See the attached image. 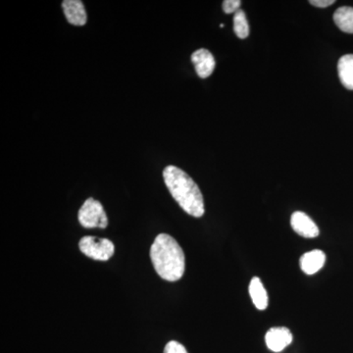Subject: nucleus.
Masks as SVG:
<instances>
[{
	"label": "nucleus",
	"mask_w": 353,
	"mask_h": 353,
	"mask_svg": "<svg viewBox=\"0 0 353 353\" xmlns=\"http://www.w3.org/2000/svg\"><path fill=\"white\" fill-rule=\"evenodd\" d=\"M163 178L171 196L183 211L192 217L203 216L205 212L203 196L199 185L185 171L170 165L164 169Z\"/></svg>",
	"instance_id": "nucleus-1"
},
{
	"label": "nucleus",
	"mask_w": 353,
	"mask_h": 353,
	"mask_svg": "<svg viewBox=\"0 0 353 353\" xmlns=\"http://www.w3.org/2000/svg\"><path fill=\"white\" fill-rule=\"evenodd\" d=\"M150 259L158 275L169 282H176L185 270V257L178 241L167 234H158L150 248Z\"/></svg>",
	"instance_id": "nucleus-2"
},
{
	"label": "nucleus",
	"mask_w": 353,
	"mask_h": 353,
	"mask_svg": "<svg viewBox=\"0 0 353 353\" xmlns=\"http://www.w3.org/2000/svg\"><path fill=\"white\" fill-rule=\"evenodd\" d=\"M79 222L83 228H101L105 229L108 226V215L104 211L103 206L99 201L87 199L82 208L79 210Z\"/></svg>",
	"instance_id": "nucleus-3"
},
{
	"label": "nucleus",
	"mask_w": 353,
	"mask_h": 353,
	"mask_svg": "<svg viewBox=\"0 0 353 353\" xmlns=\"http://www.w3.org/2000/svg\"><path fill=\"white\" fill-rule=\"evenodd\" d=\"M81 252L90 259L99 261H108L115 252V246L108 239L83 236L79 243Z\"/></svg>",
	"instance_id": "nucleus-4"
},
{
	"label": "nucleus",
	"mask_w": 353,
	"mask_h": 353,
	"mask_svg": "<svg viewBox=\"0 0 353 353\" xmlns=\"http://www.w3.org/2000/svg\"><path fill=\"white\" fill-rule=\"evenodd\" d=\"M292 230L299 236L306 239H314L319 236V228L307 214L301 211H296L290 218Z\"/></svg>",
	"instance_id": "nucleus-5"
},
{
	"label": "nucleus",
	"mask_w": 353,
	"mask_h": 353,
	"mask_svg": "<svg viewBox=\"0 0 353 353\" xmlns=\"http://www.w3.org/2000/svg\"><path fill=\"white\" fill-rule=\"evenodd\" d=\"M267 347L273 352H281L289 347L292 341V334L285 327H275L267 332L265 336Z\"/></svg>",
	"instance_id": "nucleus-6"
},
{
	"label": "nucleus",
	"mask_w": 353,
	"mask_h": 353,
	"mask_svg": "<svg viewBox=\"0 0 353 353\" xmlns=\"http://www.w3.org/2000/svg\"><path fill=\"white\" fill-rule=\"evenodd\" d=\"M192 62L199 78L206 79L212 75L216 66L215 58L208 50H199L192 54Z\"/></svg>",
	"instance_id": "nucleus-7"
},
{
	"label": "nucleus",
	"mask_w": 353,
	"mask_h": 353,
	"mask_svg": "<svg viewBox=\"0 0 353 353\" xmlns=\"http://www.w3.org/2000/svg\"><path fill=\"white\" fill-rule=\"evenodd\" d=\"M64 15L71 25L83 26L87 23L88 16L85 6L80 0H65L62 2Z\"/></svg>",
	"instance_id": "nucleus-8"
},
{
	"label": "nucleus",
	"mask_w": 353,
	"mask_h": 353,
	"mask_svg": "<svg viewBox=\"0 0 353 353\" xmlns=\"http://www.w3.org/2000/svg\"><path fill=\"white\" fill-rule=\"evenodd\" d=\"M326 262V254L322 250H315L304 253L301 259V268L307 275H313L321 270Z\"/></svg>",
	"instance_id": "nucleus-9"
},
{
	"label": "nucleus",
	"mask_w": 353,
	"mask_h": 353,
	"mask_svg": "<svg viewBox=\"0 0 353 353\" xmlns=\"http://www.w3.org/2000/svg\"><path fill=\"white\" fill-rule=\"evenodd\" d=\"M339 77L343 87L353 90V54L343 55L339 60Z\"/></svg>",
	"instance_id": "nucleus-10"
},
{
	"label": "nucleus",
	"mask_w": 353,
	"mask_h": 353,
	"mask_svg": "<svg viewBox=\"0 0 353 353\" xmlns=\"http://www.w3.org/2000/svg\"><path fill=\"white\" fill-rule=\"evenodd\" d=\"M250 294L255 307L265 310L268 306V294L259 278H252L250 284Z\"/></svg>",
	"instance_id": "nucleus-11"
},
{
	"label": "nucleus",
	"mask_w": 353,
	"mask_h": 353,
	"mask_svg": "<svg viewBox=\"0 0 353 353\" xmlns=\"http://www.w3.org/2000/svg\"><path fill=\"white\" fill-rule=\"evenodd\" d=\"M334 21L339 29L353 34V7L341 6L334 14Z\"/></svg>",
	"instance_id": "nucleus-12"
},
{
	"label": "nucleus",
	"mask_w": 353,
	"mask_h": 353,
	"mask_svg": "<svg viewBox=\"0 0 353 353\" xmlns=\"http://www.w3.org/2000/svg\"><path fill=\"white\" fill-rule=\"evenodd\" d=\"M234 31L239 39H246L250 36V25L245 11L239 10L234 14Z\"/></svg>",
	"instance_id": "nucleus-13"
},
{
	"label": "nucleus",
	"mask_w": 353,
	"mask_h": 353,
	"mask_svg": "<svg viewBox=\"0 0 353 353\" xmlns=\"http://www.w3.org/2000/svg\"><path fill=\"white\" fill-rule=\"evenodd\" d=\"M241 0H225L223 2V10L227 14H234L241 10Z\"/></svg>",
	"instance_id": "nucleus-14"
},
{
	"label": "nucleus",
	"mask_w": 353,
	"mask_h": 353,
	"mask_svg": "<svg viewBox=\"0 0 353 353\" xmlns=\"http://www.w3.org/2000/svg\"><path fill=\"white\" fill-rule=\"evenodd\" d=\"M163 353H189L182 343L176 341H171L167 343Z\"/></svg>",
	"instance_id": "nucleus-15"
},
{
	"label": "nucleus",
	"mask_w": 353,
	"mask_h": 353,
	"mask_svg": "<svg viewBox=\"0 0 353 353\" xmlns=\"http://www.w3.org/2000/svg\"><path fill=\"white\" fill-rule=\"evenodd\" d=\"M309 3L311 6L319 7V8H326V7L331 6L334 3V0H310Z\"/></svg>",
	"instance_id": "nucleus-16"
}]
</instances>
